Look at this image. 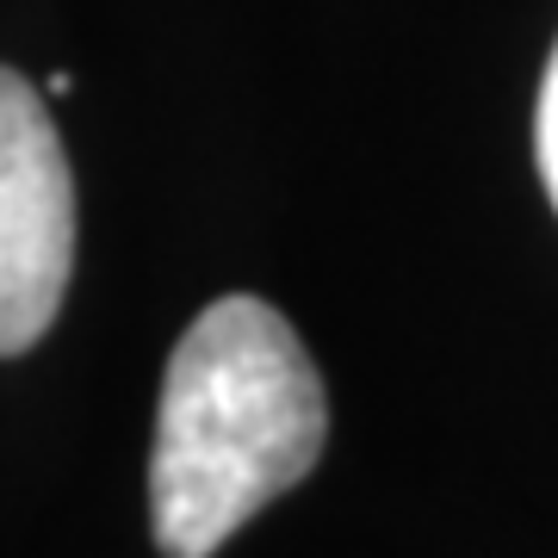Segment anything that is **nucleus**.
Instances as JSON below:
<instances>
[{
	"mask_svg": "<svg viewBox=\"0 0 558 558\" xmlns=\"http://www.w3.org/2000/svg\"><path fill=\"white\" fill-rule=\"evenodd\" d=\"M69 87H75V75H69V69H57V75L44 81V94H69Z\"/></svg>",
	"mask_w": 558,
	"mask_h": 558,
	"instance_id": "4",
	"label": "nucleus"
},
{
	"mask_svg": "<svg viewBox=\"0 0 558 558\" xmlns=\"http://www.w3.org/2000/svg\"><path fill=\"white\" fill-rule=\"evenodd\" d=\"M329 403L267 299H211L174 341L156 403L149 527L161 558H211L323 459Z\"/></svg>",
	"mask_w": 558,
	"mask_h": 558,
	"instance_id": "1",
	"label": "nucleus"
},
{
	"mask_svg": "<svg viewBox=\"0 0 558 558\" xmlns=\"http://www.w3.org/2000/svg\"><path fill=\"white\" fill-rule=\"evenodd\" d=\"M75 267V180L38 87L0 69V360L38 348Z\"/></svg>",
	"mask_w": 558,
	"mask_h": 558,
	"instance_id": "2",
	"label": "nucleus"
},
{
	"mask_svg": "<svg viewBox=\"0 0 558 558\" xmlns=\"http://www.w3.org/2000/svg\"><path fill=\"white\" fill-rule=\"evenodd\" d=\"M534 156H539V180H546V199H553V211H558V50H553V62H546V81H539Z\"/></svg>",
	"mask_w": 558,
	"mask_h": 558,
	"instance_id": "3",
	"label": "nucleus"
}]
</instances>
